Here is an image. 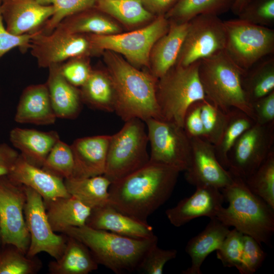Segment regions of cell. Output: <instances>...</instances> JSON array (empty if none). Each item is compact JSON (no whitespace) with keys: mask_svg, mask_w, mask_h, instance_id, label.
<instances>
[{"mask_svg":"<svg viewBox=\"0 0 274 274\" xmlns=\"http://www.w3.org/2000/svg\"><path fill=\"white\" fill-rule=\"evenodd\" d=\"M24 186L7 176L0 177V228L2 245H12L26 254L30 236L24 216Z\"/></svg>","mask_w":274,"mask_h":274,"instance_id":"cell-14","label":"cell"},{"mask_svg":"<svg viewBox=\"0 0 274 274\" xmlns=\"http://www.w3.org/2000/svg\"><path fill=\"white\" fill-rule=\"evenodd\" d=\"M80 92L82 102L90 107L108 112H115V92L107 72L92 70Z\"/></svg>","mask_w":274,"mask_h":274,"instance_id":"cell-32","label":"cell"},{"mask_svg":"<svg viewBox=\"0 0 274 274\" xmlns=\"http://www.w3.org/2000/svg\"><path fill=\"white\" fill-rule=\"evenodd\" d=\"M56 118L46 83L31 85L23 90L15 115L16 122L47 125L54 124Z\"/></svg>","mask_w":274,"mask_h":274,"instance_id":"cell-22","label":"cell"},{"mask_svg":"<svg viewBox=\"0 0 274 274\" xmlns=\"http://www.w3.org/2000/svg\"><path fill=\"white\" fill-rule=\"evenodd\" d=\"M242 84L251 104L274 91V57L267 56L254 64L242 75Z\"/></svg>","mask_w":274,"mask_h":274,"instance_id":"cell-31","label":"cell"},{"mask_svg":"<svg viewBox=\"0 0 274 274\" xmlns=\"http://www.w3.org/2000/svg\"><path fill=\"white\" fill-rule=\"evenodd\" d=\"M201 101L194 102L188 108L184 117V129L189 138L203 136L201 115Z\"/></svg>","mask_w":274,"mask_h":274,"instance_id":"cell-48","label":"cell"},{"mask_svg":"<svg viewBox=\"0 0 274 274\" xmlns=\"http://www.w3.org/2000/svg\"><path fill=\"white\" fill-rule=\"evenodd\" d=\"M0 10L7 29L15 35L40 30L55 12L36 0H1Z\"/></svg>","mask_w":274,"mask_h":274,"instance_id":"cell-17","label":"cell"},{"mask_svg":"<svg viewBox=\"0 0 274 274\" xmlns=\"http://www.w3.org/2000/svg\"><path fill=\"white\" fill-rule=\"evenodd\" d=\"M188 22L175 65L186 66L225 50L226 32L219 16L201 14Z\"/></svg>","mask_w":274,"mask_h":274,"instance_id":"cell-11","label":"cell"},{"mask_svg":"<svg viewBox=\"0 0 274 274\" xmlns=\"http://www.w3.org/2000/svg\"><path fill=\"white\" fill-rule=\"evenodd\" d=\"M199 61L186 66L175 65L158 79L156 97L161 120L184 128L188 108L206 99L198 76Z\"/></svg>","mask_w":274,"mask_h":274,"instance_id":"cell-6","label":"cell"},{"mask_svg":"<svg viewBox=\"0 0 274 274\" xmlns=\"http://www.w3.org/2000/svg\"><path fill=\"white\" fill-rule=\"evenodd\" d=\"M86 225L132 238H149L156 235L148 222L128 216L109 203L92 209Z\"/></svg>","mask_w":274,"mask_h":274,"instance_id":"cell-21","label":"cell"},{"mask_svg":"<svg viewBox=\"0 0 274 274\" xmlns=\"http://www.w3.org/2000/svg\"><path fill=\"white\" fill-rule=\"evenodd\" d=\"M177 255L176 250L163 249L156 243L146 253L138 269L146 274H162L166 263L175 259Z\"/></svg>","mask_w":274,"mask_h":274,"instance_id":"cell-44","label":"cell"},{"mask_svg":"<svg viewBox=\"0 0 274 274\" xmlns=\"http://www.w3.org/2000/svg\"><path fill=\"white\" fill-rule=\"evenodd\" d=\"M151 151L150 161L177 169L188 168L191 157L190 138L175 123L150 118L145 121Z\"/></svg>","mask_w":274,"mask_h":274,"instance_id":"cell-10","label":"cell"},{"mask_svg":"<svg viewBox=\"0 0 274 274\" xmlns=\"http://www.w3.org/2000/svg\"><path fill=\"white\" fill-rule=\"evenodd\" d=\"M191 157L185 171L186 180L195 187L209 186L221 190L233 181V177L219 161L214 146L203 138H190Z\"/></svg>","mask_w":274,"mask_h":274,"instance_id":"cell-16","label":"cell"},{"mask_svg":"<svg viewBox=\"0 0 274 274\" xmlns=\"http://www.w3.org/2000/svg\"><path fill=\"white\" fill-rule=\"evenodd\" d=\"M266 257L262 245L252 237L244 234L243 249L241 264L237 269L241 274H252L263 264Z\"/></svg>","mask_w":274,"mask_h":274,"instance_id":"cell-43","label":"cell"},{"mask_svg":"<svg viewBox=\"0 0 274 274\" xmlns=\"http://www.w3.org/2000/svg\"><path fill=\"white\" fill-rule=\"evenodd\" d=\"M24 187L26 200L24 212L30 236L26 255L34 257L41 252H45L57 259L64 250L67 236L63 233L58 234L53 230L43 198L31 188Z\"/></svg>","mask_w":274,"mask_h":274,"instance_id":"cell-15","label":"cell"},{"mask_svg":"<svg viewBox=\"0 0 274 274\" xmlns=\"http://www.w3.org/2000/svg\"><path fill=\"white\" fill-rule=\"evenodd\" d=\"M188 26V22L169 21L167 31L154 45L150 53L151 74L157 79L176 63Z\"/></svg>","mask_w":274,"mask_h":274,"instance_id":"cell-24","label":"cell"},{"mask_svg":"<svg viewBox=\"0 0 274 274\" xmlns=\"http://www.w3.org/2000/svg\"><path fill=\"white\" fill-rule=\"evenodd\" d=\"M67 236L61 256L49 263L50 274H88L98 268L89 249L82 242Z\"/></svg>","mask_w":274,"mask_h":274,"instance_id":"cell-28","label":"cell"},{"mask_svg":"<svg viewBox=\"0 0 274 274\" xmlns=\"http://www.w3.org/2000/svg\"><path fill=\"white\" fill-rule=\"evenodd\" d=\"M146 126L143 120L132 118L111 135L104 174L111 182L116 181L149 162Z\"/></svg>","mask_w":274,"mask_h":274,"instance_id":"cell-7","label":"cell"},{"mask_svg":"<svg viewBox=\"0 0 274 274\" xmlns=\"http://www.w3.org/2000/svg\"><path fill=\"white\" fill-rule=\"evenodd\" d=\"M111 135L76 139L71 145L74 159L72 177L82 178L104 174Z\"/></svg>","mask_w":274,"mask_h":274,"instance_id":"cell-20","label":"cell"},{"mask_svg":"<svg viewBox=\"0 0 274 274\" xmlns=\"http://www.w3.org/2000/svg\"><path fill=\"white\" fill-rule=\"evenodd\" d=\"M229 227L216 217L210 219L204 229L187 242L185 251L191 259V265L183 274H201V266L206 258L217 250L229 231Z\"/></svg>","mask_w":274,"mask_h":274,"instance_id":"cell-23","label":"cell"},{"mask_svg":"<svg viewBox=\"0 0 274 274\" xmlns=\"http://www.w3.org/2000/svg\"><path fill=\"white\" fill-rule=\"evenodd\" d=\"M274 122L255 123L236 141L228 155L227 170L244 180L251 175L274 149Z\"/></svg>","mask_w":274,"mask_h":274,"instance_id":"cell-12","label":"cell"},{"mask_svg":"<svg viewBox=\"0 0 274 274\" xmlns=\"http://www.w3.org/2000/svg\"><path fill=\"white\" fill-rule=\"evenodd\" d=\"M94 7L128 25L142 23L153 16L144 7L143 0H96Z\"/></svg>","mask_w":274,"mask_h":274,"instance_id":"cell-35","label":"cell"},{"mask_svg":"<svg viewBox=\"0 0 274 274\" xmlns=\"http://www.w3.org/2000/svg\"><path fill=\"white\" fill-rule=\"evenodd\" d=\"M44 203L50 224L56 233L85 225L92 210L72 196L44 200Z\"/></svg>","mask_w":274,"mask_h":274,"instance_id":"cell-27","label":"cell"},{"mask_svg":"<svg viewBox=\"0 0 274 274\" xmlns=\"http://www.w3.org/2000/svg\"><path fill=\"white\" fill-rule=\"evenodd\" d=\"M221 190L228 206L221 207L216 217L261 245H270L274 232V209L253 193L240 178L233 177L231 183Z\"/></svg>","mask_w":274,"mask_h":274,"instance_id":"cell-3","label":"cell"},{"mask_svg":"<svg viewBox=\"0 0 274 274\" xmlns=\"http://www.w3.org/2000/svg\"><path fill=\"white\" fill-rule=\"evenodd\" d=\"M68 194L91 209L109 203L111 181L104 175L64 179Z\"/></svg>","mask_w":274,"mask_h":274,"instance_id":"cell-30","label":"cell"},{"mask_svg":"<svg viewBox=\"0 0 274 274\" xmlns=\"http://www.w3.org/2000/svg\"><path fill=\"white\" fill-rule=\"evenodd\" d=\"M35 32L22 35L11 33L4 25L0 10V58L15 48H18L22 53L29 50L30 41Z\"/></svg>","mask_w":274,"mask_h":274,"instance_id":"cell-46","label":"cell"},{"mask_svg":"<svg viewBox=\"0 0 274 274\" xmlns=\"http://www.w3.org/2000/svg\"><path fill=\"white\" fill-rule=\"evenodd\" d=\"M7 177L15 183L31 188L44 200L71 196L63 179L30 164L20 154Z\"/></svg>","mask_w":274,"mask_h":274,"instance_id":"cell-19","label":"cell"},{"mask_svg":"<svg viewBox=\"0 0 274 274\" xmlns=\"http://www.w3.org/2000/svg\"><path fill=\"white\" fill-rule=\"evenodd\" d=\"M249 0H234L231 7V11L236 15H238L245 7Z\"/></svg>","mask_w":274,"mask_h":274,"instance_id":"cell-51","label":"cell"},{"mask_svg":"<svg viewBox=\"0 0 274 274\" xmlns=\"http://www.w3.org/2000/svg\"><path fill=\"white\" fill-rule=\"evenodd\" d=\"M44 5H52L55 10L54 15L40 29L42 32L52 31L66 17L94 7L96 0H36Z\"/></svg>","mask_w":274,"mask_h":274,"instance_id":"cell-39","label":"cell"},{"mask_svg":"<svg viewBox=\"0 0 274 274\" xmlns=\"http://www.w3.org/2000/svg\"><path fill=\"white\" fill-rule=\"evenodd\" d=\"M244 181L253 193L274 209V149Z\"/></svg>","mask_w":274,"mask_h":274,"instance_id":"cell-37","label":"cell"},{"mask_svg":"<svg viewBox=\"0 0 274 274\" xmlns=\"http://www.w3.org/2000/svg\"><path fill=\"white\" fill-rule=\"evenodd\" d=\"M238 18L263 26L274 24V0H249Z\"/></svg>","mask_w":274,"mask_h":274,"instance_id":"cell-42","label":"cell"},{"mask_svg":"<svg viewBox=\"0 0 274 274\" xmlns=\"http://www.w3.org/2000/svg\"><path fill=\"white\" fill-rule=\"evenodd\" d=\"M56 27L73 33L109 35L121 31L116 23L94 7L66 17Z\"/></svg>","mask_w":274,"mask_h":274,"instance_id":"cell-29","label":"cell"},{"mask_svg":"<svg viewBox=\"0 0 274 274\" xmlns=\"http://www.w3.org/2000/svg\"><path fill=\"white\" fill-rule=\"evenodd\" d=\"M234 0H177L164 14L169 21L186 23L201 14L219 16L231 10Z\"/></svg>","mask_w":274,"mask_h":274,"instance_id":"cell-33","label":"cell"},{"mask_svg":"<svg viewBox=\"0 0 274 274\" xmlns=\"http://www.w3.org/2000/svg\"><path fill=\"white\" fill-rule=\"evenodd\" d=\"M2 245V241H1V228H0V246Z\"/></svg>","mask_w":274,"mask_h":274,"instance_id":"cell-52","label":"cell"},{"mask_svg":"<svg viewBox=\"0 0 274 274\" xmlns=\"http://www.w3.org/2000/svg\"><path fill=\"white\" fill-rule=\"evenodd\" d=\"M180 172L150 161L135 171L112 182L109 204L141 221L148 217L170 197Z\"/></svg>","mask_w":274,"mask_h":274,"instance_id":"cell-1","label":"cell"},{"mask_svg":"<svg viewBox=\"0 0 274 274\" xmlns=\"http://www.w3.org/2000/svg\"><path fill=\"white\" fill-rule=\"evenodd\" d=\"M255 123L267 124L274 122V91L251 104Z\"/></svg>","mask_w":274,"mask_h":274,"instance_id":"cell-47","label":"cell"},{"mask_svg":"<svg viewBox=\"0 0 274 274\" xmlns=\"http://www.w3.org/2000/svg\"><path fill=\"white\" fill-rule=\"evenodd\" d=\"M104 60L116 96L115 112L124 121L138 118L161 119L157 100L158 79L139 70L121 56L105 50Z\"/></svg>","mask_w":274,"mask_h":274,"instance_id":"cell-2","label":"cell"},{"mask_svg":"<svg viewBox=\"0 0 274 274\" xmlns=\"http://www.w3.org/2000/svg\"><path fill=\"white\" fill-rule=\"evenodd\" d=\"M13 146L29 163L42 167L48 154L60 140L55 131H42L35 129L14 128L10 132Z\"/></svg>","mask_w":274,"mask_h":274,"instance_id":"cell-25","label":"cell"},{"mask_svg":"<svg viewBox=\"0 0 274 274\" xmlns=\"http://www.w3.org/2000/svg\"><path fill=\"white\" fill-rule=\"evenodd\" d=\"M29 50L39 67L48 68L76 57L96 53L89 34L73 33L56 27L49 33L39 30L30 41Z\"/></svg>","mask_w":274,"mask_h":274,"instance_id":"cell-13","label":"cell"},{"mask_svg":"<svg viewBox=\"0 0 274 274\" xmlns=\"http://www.w3.org/2000/svg\"><path fill=\"white\" fill-rule=\"evenodd\" d=\"M195 187L191 196L166 210L167 218L173 226L179 227L201 217H216L223 207L225 199L219 189L209 186Z\"/></svg>","mask_w":274,"mask_h":274,"instance_id":"cell-18","label":"cell"},{"mask_svg":"<svg viewBox=\"0 0 274 274\" xmlns=\"http://www.w3.org/2000/svg\"><path fill=\"white\" fill-rule=\"evenodd\" d=\"M63 233L84 243L98 264L117 274L137 270L146 253L158 240L156 235L132 238L86 225L68 228Z\"/></svg>","mask_w":274,"mask_h":274,"instance_id":"cell-4","label":"cell"},{"mask_svg":"<svg viewBox=\"0 0 274 274\" xmlns=\"http://www.w3.org/2000/svg\"><path fill=\"white\" fill-rule=\"evenodd\" d=\"M255 123L244 112L232 109L227 112V119L222 134L214 145L217 157L221 165L227 169L228 155L238 138Z\"/></svg>","mask_w":274,"mask_h":274,"instance_id":"cell-34","label":"cell"},{"mask_svg":"<svg viewBox=\"0 0 274 274\" xmlns=\"http://www.w3.org/2000/svg\"><path fill=\"white\" fill-rule=\"evenodd\" d=\"M244 72L224 50L199 61L198 76L206 99L225 113L235 108L254 120L242 87Z\"/></svg>","mask_w":274,"mask_h":274,"instance_id":"cell-5","label":"cell"},{"mask_svg":"<svg viewBox=\"0 0 274 274\" xmlns=\"http://www.w3.org/2000/svg\"><path fill=\"white\" fill-rule=\"evenodd\" d=\"M42 168L63 180L72 177L74 159L71 145L59 140L50 151Z\"/></svg>","mask_w":274,"mask_h":274,"instance_id":"cell-38","label":"cell"},{"mask_svg":"<svg viewBox=\"0 0 274 274\" xmlns=\"http://www.w3.org/2000/svg\"><path fill=\"white\" fill-rule=\"evenodd\" d=\"M177 0H143L145 8L153 15H164Z\"/></svg>","mask_w":274,"mask_h":274,"instance_id":"cell-50","label":"cell"},{"mask_svg":"<svg viewBox=\"0 0 274 274\" xmlns=\"http://www.w3.org/2000/svg\"><path fill=\"white\" fill-rule=\"evenodd\" d=\"M201 115L206 140L215 145L222 134L227 119L225 113L206 99L201 101Z\"/></svg>","mask_w":274,"mask_h":274,"instance_id":"cell-40","label":"cell"},{"mask_svg":"<svg viewBox=\"0 0 274 274\" xmlns=\"http://www.w3.org/2000/svg\"><path fill=\"white\" fill-rule=\"evenodd\" d=\"M226 32L224 51L245 72L261 59L273 55L274 30L239 18L224 21Z\"/></svg>","mask_w":274,"mask_h":274,"instance_id":"cell-8","label":"cell"},{"mask_svg":"<svg viewBox=\"0 0 274 274\" xmlns=\"http://www.w3.org/2000/svg\"><path fill=\"white\" fill-rule=\"evenodd\" d=\"M87 56H79L70 58L59 65L62 76L72 85L82 87L90 76L91 68Z\"/></svg>","mask_w":274,"mask_h":274,"instance_id":"cell-45","label":"cell"},{"mask_svg":"<svg viewBox=\"0 0 274 274\" xmlns=\"http://www.w3.org/2000/svg\"><path fill=\"white\" fill-rule=\"evenodd\" d=\"M60 64L48 67L46 84L52 107L57 118L73 119L80 113L82 100L80 90L72 85L61 75Z\"/></svg>","mask_w":274,"mask_h":274,"instance_id":"cell-26","label":"cell"},{"mask_svg":"<svg viewBox=\"0 0 274 274\" xmlns=\"http://www.w3.org/2000/svg\"><path fill=\"white\" fill-rule=\"evenodd\" d=\"M243 235L234 228L230 230L220 248L216 251L217 257L224 267L239 268L243 249Z\"/></svg>","mask_w":274,"mask_h":274,"instance_id":"cell-41","label":"cell"},{"mask_svg":"<svg viewBox=\"0 0 274 274\" xmlns=\"http://www.w3.org/2000/svg\"><path fill=\"white\" fill-rule=\"evenodd\" d=\"M169 21L164 15L140 29L109 35L89 34L95 51H110L124 55L135 67L149 65L151 50L157 41L168 30Z\"/></svg>","mask_w":274,"mask_h":274,"instance_id":"cell-9","label":"cell"},{"mask_svg":"<svg viewBox=\"0 0 274 274\" xmlns=\"http://www.w3.org/2000/svg\"><path fill=\"white\" fill-rule=\"evenodd\" d=\"M19 154L7 144H0V177L7 176L9 174Z\"/></svg>","mask_w":274,"mask_h":274,"instance_id":"cell-49","label":"cell"},{"mask_svg":"<svg viewBox=\"0 0 274 274\" xmlns=\"http://www.w3.org/2000/svg\"><path fill=\"white\" fill-rule=\"evenodd\" d=\"M0 274H36L42 267L36 256L29 257L12 245H1Z\"/></svg>","mask_w":274,"mask_h":274,"instance_id":"cell-36","label":"cell"}]
</instances>
